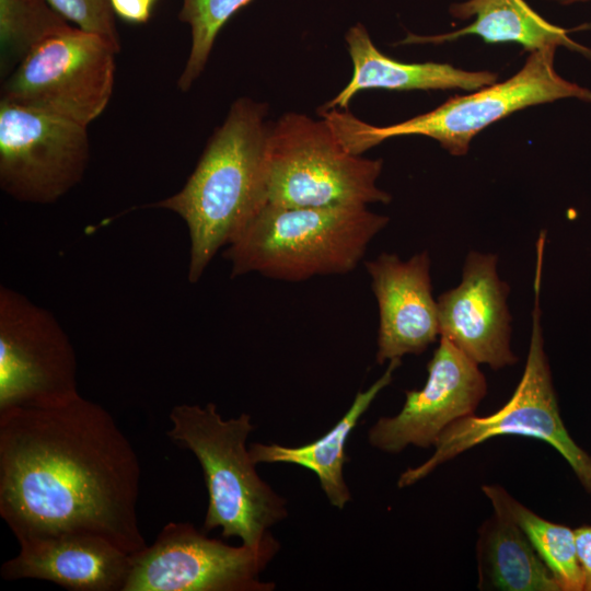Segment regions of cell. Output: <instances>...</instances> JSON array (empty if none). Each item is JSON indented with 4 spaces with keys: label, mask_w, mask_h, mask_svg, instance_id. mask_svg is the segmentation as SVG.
<instances>
[{
    "label": "cell",
    "mask_w": 591,
    "mask_h": 591,
    "mask_svg": "<svg viewBox=\"0 0 591 591\" xmlns=\"http://www.w3.org/2000/svg\"><path fill=\"white\" fill-rule=\"evenodd\" d=\"M139 487L138 455L100 404L0 412V517L18 542L93 536L138 553Z\"/></svg>",
    "instance_id": "cell-1"
},
{
    "label": "cell",
    "mask_w": 591,
    "mask_h": 591,
    "mask_svg": "<svg viewBox=\"0 0 591 591\" xmlns=\"http://www.w3.org/2000/svg\"><path fill=\"white\" fill-rule=\"evenodd\" d=\"M267 106L234 101L181 190L151 206L178 215L190 241L188 281H199L215 255L231 244L267 204Z\"/></svg>",
    "instance_id": "cell-2"
},
{
    "label": "cell",
    "mask_w": 591,
    "mask_h": 591,
    "mask_svg": "<svg viewBox=\"0 0 591 591\" xmlns=\"http://www.w3.org/2000/svg\"><path fill=\"white\" fill-rule=\"evenodd\" d=\"M390 219L366 206L288 208L266 204L222 256L231 277L257 273L302 281L347 274Z\"/></svg>",
    "instance_id": "cell-3"
},
{
    "label": "cell",
    "mask_w": 591,
    "mask_h": 591,
    "mask_svg": "<svg viewBox=\"0 0 591 591\" xmlns=\"http://www.w3.org/2000/svg\"><path fill=\"white\" fill-rule=\"evenodd\" d=\"M169 439L198 460L208 493L204 531L220 528L223 537L257 546L288 515L287 500L256 472L246 440L254 430L242 413L223 419L217 405L179 404L169 414Z\"/></svg>",
    "instance_id": "cell-4"
},
{
    "label": "cell",
    "mask_w": 591,
    "mask_h": 591,
    "mask_svg": "<svg viewBox=\"0 0 591 591\" xmlns=\"http://www.w3.org/2000/svg\"><path fill=\"white\" fill-rule=\"evenodd\" d=\"M555 51H533L510 79L451 97L437 108L398 124L372 126L340 109H325L321 116L354 154L361 155L389 138L416 135L434 139L453 155H464L479 131L511 113L568 97L591 102L590 90L556 72Z\"/></svg>",
    "instance_id": "cell-5"
},
{
    "label": "cell",
    "mask_w": 591,
    "mask_h": 591,
    "mask_svg": "<svg viewBox=\"0 0 591 591\" xmlns=\"http://www.w3.org/2000/svg\"><path fill=\"white\" fill-rule=\"evenodd\" d=\"M545 235L540 233L536 241L530 345L521 380L512 396L490 415L473 414L452 422L439 437L428 460L399 475V488L420 482L467 450L507 434L548 443L566 460L583 489L591 494V455L575 442L563 421L544 347L540 298Z\"/></svg>",
    "instance_id": "cell-6"
},
{
    "label": "cell",
    "mask_w": 591,
    "mask_h": 591,
    "mask_svg": "<svg viewBox=\"0 0 591 591\" xmlns=\"http://www.w3.org/2000/svg\"><path fill=\"white\" fill-rule=\"evenodd\" d=\"M382 166L381 159L351 153L324 117L289 112L270 125L267 202L288 208L387 204L391 195L376 185Z\"/></svg>",
    "instance_id": "cell-7"
},
{
    "label": "cell",
    "mask_w": 591,
    "mask_h": 591,
    "mask_svg": "<svg viewBox=\"0 0 591 591\" xmlns=\"http://www.w3.org/2000/svg\"><path fill=\"white\" fill-rule=\"evenodd\" d=\"M119 50L106 37L73 26L18 65L2 84L1 100L89 126L109 103Z\"/></svg>",
    "instance_id": "cell-8"
},
{
    "label": "cell",
    "mask_w": 591,
    "mask_h": 591,
    "mask_svg": "<svg viewBox=\"0 0 591 591\" xmlns=\"http://www.w3.org/2000/svg\"><path fill=\"white\" fill-rule=\"evenodd\" d=\"M278 551L273 534L257 546H232L172 521L130 555L124 591H273L276 584L260 575Z\"/></svg>",
    "instance_id": "cell-9"
},
{
    "label": "cell",
    "mask_w": 591,
    "mask_h": 591,
    "mask_svg": "<svg viewBox=\"0 0 591 591\" xmlns=\"http://www.w3.org/2000/svg\"><path fill=\"white\" fill-rule=\"evenodd\" d=\"M74 348L56 317L0 288V412L47 408L80 396Z\"/></svg>",
    "instance_id": "cell-10"
},
{
    "label": "cell",
    "mask_w": 591,
    "mask_h": 591,
    "mask_svg": "<svg viewBox=\"0 0 591 591\" xmlns=\"http://www.w3.org/2000/svg\"><path fill=\"white\" fill-rule=\"evenodd\" d=\"M88 126L0 100V187L13 199L53 204L83 178Z\"/></svg>",
    "instance_id": "cell-11"
},
{
    "label": "cell",
    "mask_w": 591,
    "mask_h": 591,
    "mask_svg": "<svg viewBox=\"0 0 591 591\" xmlns=\"http://www.w3.org/2000/svg\"><path fill=\"white\" fill-rule=\"evenodd\" d=\"M427 371L421 389L406 391L399 413L380 418L370 428L371 447L391 454L409 445L434 447L445 428L475 414L487 394V381L479 364L444 337H439Z\"/></svg>",
    "instance_id": "cell-12"
},
{
    "label": "cell",
    "mask_w": 591,
    "mask_h": 591,
    "mask_svg": "<svg viewBox=\"0 0 591 591\" xmlns=\"http://www.w3.org/2000/svg\"><path fill=\"white\" fill-rule=\"evenodd\" d=\"M497 263L496 254L471 251L461 282L437 300L440 337L493 370L519 360L510 345L509 286L500 279Z\"/></svg>",
    "instance_id": "cell-13"
},
{
    "label": "cell",
    "mask_w": 591,
    "mask_h": 591,
    "mask_svg": "<svg viewBox=\"0 0 591 591\" xmlns=\"http://www.w3.org/2000/svg\"><path fill=\"white\" fill-rule=\"evenodd\" d=\"M364 266L379 308L376 362L422 354L440 337L428 252L407 260L381 253Z\"/></svg>",
    "instance_id": "cell-14"
},
{
    "label": "cell",
    "mask_w": 591,
    "mask_h": 591,
    "mask_svg": "<svg viewBox=\"0 0 591 591\" xmlns=\"http://www.w3.org/2000/svg\"><path fill=\"white\" fill-rule=\"evenodd\" d=\"M5 560V580L39 579L71 591H124L130 554L93 536H57L19 542Z\"/></svg>",
    "instance_id": "cell-15"
},
{
    "label": "cell",
    "mask_w": 591,
    "mask_h": 591,
    "mask_svg": "<svg viewBox=\"0 0 591 591\" xmlns=\"http://www.w3.org/2000/svg\"><path fill=\"white\" fill-rule=\"evenodd\" d=\"M352 61L348 84L321 108L347 111L351 99L368 89L393 91L462 89L474 91L497 82L490 71H466L448 63H406L381 53L368 30L357 23L345 35Z\"/></svg>",
    "instance_id": "cell-16"
},
{
    "label": "cell",
    "mask_w": 591,
    "mask_h": 591,
    "mask_svg": "<svg viewBox=\"0 0 591 591\" xmlns=\"http://www.w3.org/2000/svg\"><path fill=\"white\" fill-rule=\"evenodd\" d=\"M401 359H392L384 373L366 391H359L345 415L318 439L299 447L253 443L248 450L255 464L287 463L310 470L331 505L345 508L350 501V490L344 478V465L348 461L346 443L350 433L368 410L379 393L393 380Z\"/></svg>",
    "instance_id": "cell-17"
},
{
    "label": "cell",
    "mask_w": 591,
    "mask_h": 591,
    "mask_svg": "<svg viewBox=\"0 0 591 591\" xmlns=\"http://www.w3.org/2000/svg\"><path fill=\"white\" fill-rule=\"evenodd\" d=\"M450 13L457 19L474 21L466 27L447 34L417 36L409 34L402 44H440L465 35H478L484 42L517 43L531 53L565 47L591 58V48L573 42L569 30L554 25L537 14L524 0H467L454 3Z\"/></svg>",
    "instance_id": "cell-18"
},
{
    "label": "cell",
    "mask_w": 591,
    "mask_h": 591,
    "mask_svg": "<svg viewBox=\"0 0 591 591\" xmlns=\"http://www.w3.org/2000/svg\"><path fill=\"white\" fill-rule=\"evenodd\" d=\"M478 589L499 591H561L523 531L494 512L478 529Z\"/></svg>",
    "instance_id": "cell-19"
},
{
    "label": "cell",
    "mask_w": 591,
    "mask_h": 591,
    "mask_svg": "<svg viewBox=\"0 0 591 591\" xmlns=\"http://www.w3.org/2000/svg\"><path fill=\"white\" fill-rule=\"evenodd\" d=\"M494 512L515 523L554 575L561 591H583L575 533L567 525L545 520L513 498L500 485H483Z\"/></svg>",
    "instance_id": "cell-20"
},
{
    "label": "cell",
    "mask_w": 591,
    "mask_h": 591,
    "mask_svg": "<svg viewBox=\"0 0 591 591\" xmlns=\"http://www.w3.org/2000/svg\"><path fill=\"white\" fill-rule=\"evenodd\" d=\"M47 0H0L1 73L47 38L73 27Z\"/></svg>",
    "instance_id": "cell-21"
},
{
    "label": "cell",
    "mask_w": 591,
    "mask_h": 591,
    "mask_svg": "<svg viewBox=\"0 0 591 591\" xmlns=\"http://www.w3.org/2000/svg\"><path fill=\"white\" fill-rule=\"evenodd\" d=\"M252 0H182L181 22L190 28L192 44L184 69L177 80L182 92L188 91L200 77L221 28Z\"/></svg>",
    "instance_id": "cell-22"
},
{
    "label": "cell",
    "mask_w": 591,
    "mask_h": 591,
    "mask_svg": "<svg viewBox=\"0 0 591 591\" xmlns=\"http://www.w3.org/2000/svg\"><path fill=\"white\" fill-rule=\"evenodd\" d=\"M72 25L100 34L120 49L111 0H47Z\"/></svg>",
    "instance_id": "cell-23"
},
{
    "label": "cell",
    "mask_w": 591,
    "mask_h": 591,
    "mask_svg": "<svg viewBox=\"0 0 591 591\" xmlns=\"http://www.w3.org/2000/svg\"><path fill=\"white\" fill-rule=\"evenodd\" d=\"M578 563L583 576V591H591V525L573 529Z\"/></svg>",
    "instance_id": "cell-24"
},
{
    "label": "cell",
    "mask_w": 591,
    "mask_h": 591,
    "mask_svg": "<svg viewBox=\"0 0 591 591\" xmlns=\"http://www.w3.org/2000/svg\"><path fill=\"white\" fill-rule=\"evenodd\" d=\"M152 0H111L115 14L132 23H144L149 20Z\"/></svg>",
    "instance_id": "cell-25"
},
{
    "label": "cell",
    "mask_w": 591,
    "mask_h": 591,
    "mask_svg": "<svg viewBox=\"0 0 591 591\" xmlns=\"http://www.w3.org/2000/svg\"><path fill=\"white\" fill-rule=\"evenodd\" d=\"M587 1H591V0H557V2H559L560 4H572V3H577V2H587Z\"/></svg>",
    "instance_id": "cell-26"
},
{
    "label": "cell",
    "mask_w": 591,
    "mask_h": 591,
    "mask_svg": "<svg viewBox=\"0 0 591 591\" xmlns=\"http://www.w3.org/2000/svg\"><path fill=\"white\" fill-rule=\"evenodd\" d=\"M152 1H155V0H152Z\"/></svg>",
    "instance_id": "cell-27"
}]
</instances>
